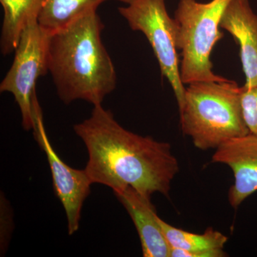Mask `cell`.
<instances>
[{"instance_id":"1","label":"cell","mask_w":257,"mask_h":257,"mask_svg":"<svg viewBox=\"0 0 257 257\" xmlns=\"http://www.w3.org/2000/svg\"><path fill=\"white\" fill-rule=\"evenodd\" d=\"M74 130L87 147L85 170L93 184L113 192L132 187L151 197L155 193L170 197L179 172L170 143L128 131L101 104L94 105L90 117L74 125Z\"/></svg>"},{"instance_id":"2","label":"cell","mask_w":257,"mask_h":257,"mask_svg":"<svg viewBox=\"0 0 257 257\" xmlns=\"http://www.w3.org/2000/svg\"><path fill=\"white\" fill-rule=\"evenodd\" d=\"M103 29L96 11H91L51 34L49 73L64 104H101L116 88L114 64L101 40Z\"/></svg>"},{"instance_id":"3","label":"cell","mask_w":257,"mask_h":257,"mask_svg":"<svg viewBox=\"0 0 257 257\" xmlns=\"http://www.w3.org/2000/svg\"><path fill=\"white\" fill-rule=\"evenodd\" d=\"M241 91L234 81L196 82L186 87L180 113L182 133L201 150H216L250 133L243 117Z\"/></svg>"},{"instance_id":"4","label":"cell","mask_w":257,"mask_h":257,"mask_svg":"<svg viewBox=\"0 0 257 257\" xmlns=\"http://www.w3.org/2000/svg\"><path fill=\"white\" fill-rule=\"evenodd\" d=\"M231 0H179L175 20L178 27L177 49L181 50L180 76L184 84L222 82L226 78L212 71L211 53L222 39L221 17Z\"/></svg>"},{"instance_id":"5","label":"cell","mask_w":257,"mask_h":257,"mask_svg":"<svg viewBox=\"0 0 257 257\" xmlns=\"http://www.w3.org/2000/svg\"><path fill=\"white\" fill-rule=\"evenodd\" d=\"M119 14L134 31L143 32L154 51L162 76L173 89L179 111L184 104L186 87L180 76V61L177 53L178 27L166 8L165 0H118Z\"/></svg>"},{"instance_id":"6","label":"cell","mask_w":257,"mask_h":257,"mask_svg":"<svg viewBox=\"0 0 257 257\" xmlns=\"http://www.w3.org/2000/svg\"><path fill=\"white\" fill-rule=\"evenodd\" d=\"M51 33L35 19L27 24L13 64L0 84V92L14 96L22 114V124L26 131L35 127L33 99L37 80L49 72L48 55Z\"/></svg>"},{"instance_id":"7","label":"cell","mask_w":257,"mask_h":257,"mask_svg":"<svg viewBox=\"0 0 257 257\" xmlns=\"http://www.w3.org/2000/svg\"><path fill=\"white\" fill-rule=\"evenodd\" d=\"M33 106L35 119L34 136L46 155L52 172L54 190L65 211L68 234L72 235L79 230L83 204L90 194L93 183L85 169L72 168L58 156L47 137L37 96L33 100Z\"/></svg>"},{"instance_id":"8","label":"cell","mask_w":257,"mask_h":257,"mask_svg":"<svg viewBox=\"0 0 257 257\" xmlns=\"http://www.w3.org/2000/svg\"><path fill=\"white\" fill-rule=\"evenodd\" d=\"M211 162L228 166L234 174L228 199L234 209L257 192V135L249 133L226 142L216 149Z\"/></svg>"},{"instance_id":"9","label":"cell","mask_w":257,"mask_h":257,"mask_svg":"<svg viewBox=\"0 0 257 257\" xmlns=\"http://www.w3.org/2000/svg\"><path fill=\"white\" fill-rule=\"evenodd\" d=\"M124 206L140 236L145 257H170V246L166 239L151 196L139 192L132 187L114 192Z\"/></svg>"},{"instance_id":"10","label":"cell","mask_w":257,"mask_h":257,"mask_svg":"<svg viewBox=\"0 0 257 257\" xmlns=\"http://www.w3.org/2000/svg\"><path fill=\"white\" fill-rule=\"evenodd\" d=\"M219 27L229 32L239 45L246 77L243 87L257 85V15L248 0H231L223 13Z\"/></svg>"},{"instance_id":"11","label":"cell","mask_w":257,"mask_h":257,"mask_svg":"<svg viewBox=\"0 0 257 257\" xmlns=\"http://www.w3.org/2000/svg\"><path fill=\"white\" fill-rule=\"evenodd\" d=\"M159 222L170 246V257H224L228 237L209 227L203 234L175 227L159 216Z\"/></svg>"},{"instance_id":"12","label":"cell","mask_w":257,"mask_h":257,"mask_svg":"<svg viewBox=\"0 0 257 257\" xmlns=\"http://www.w3.org/2000/svg\"><path fill=\"white\" fill-rule=\"evenodd\" d=\"M4 17L0 47L4 55L16 50L27 24L37 19L41 11L42 0H0Z\"/></svg>"},{"instance_id":"13","label":"cell","mask_w":257,"mask_h":257,"mask_svg":"<svg viewBox=\"0 0 257 257\" xmlns=\"http://www.w3.org/2000/svg\"><path fill=\"white\" fill-rule=\"evenodd\" d=\"M106 0H42L38 23L50 33L62 30Z\"/></svg>"},{"instance_id":"14","label":"cell","mask_w":257,"mask_h":257,"mask_svg":"<svg viewBox=\"0 0 257 257\" xmlns=\"http://www.w3.org/2000/svg\"><path fill=\"white\" fill-rule=\"evenodd\" d=\"M241 88V106L245 122L250 133L257 135V85Z\"/></svg>"}]
</instances>
